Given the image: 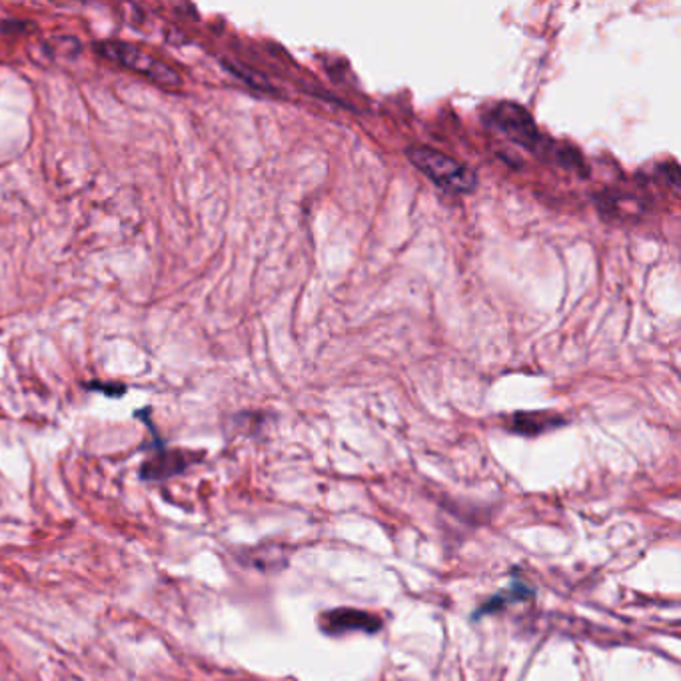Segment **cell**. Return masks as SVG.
<instances>
[{
	"label": "cell",
	"mask_w": 681,
	"mask_h": 681,
	"mask_svg": "<svg viewBox=\"0 0 681 681\" xmlns=\"http://www.w3.org/2000/svg\"><path fill=\"white\" fill-rule=\"evenodd\" d=\"M556 426H564V420L558 418L556 413H546V412L515 413L510 421V428L514 430V432L524 434V436L544 434Z\"/></svg>",
	"instance_id": "obj_5"
},
{
	"label": "cell",
	"mask_w": 681,
	"mask_h": 681,
	"mask_svg": "<svg viewBox=\"0 0 681 681\" xmlns=\"http://www.w3.org/2000/svg\"><path fill=\"white\" fill-rule=\"evenodd\" d=\"M97 53L100 56H105L106 60H112L118 66L128 68L136 74L149 76L150 81L164 84V86H178L180 84V74L170 68L164 60L157 58L149 50H144L136 45H131V42L124 40H105L98 42Z\"/></svg>",
	"instance_id": "obj_2"
},
{
	"label": "cell",
	"mask_w": 681,
	"mask_h": 681,
	"mask_svg": "<svg viewBox=\"0 0 681 681\" xmlns=\"http://www.w3.org/2000/svg\"><path fill=\"white\" fill-rule=\"evenodd\" d=\"M489 124L498 132L510 138V140L522 144L524 149L538 152L540 132L530 112L525 108L514 105V102H499V105L489 110Z\"/></svg>",
	"instance_id": "obj_3"
},
{
	"label": "cell",
	"mask_w": 681,
	"mask_h": 681,
	"mask_svg": "<svg viewBox=\"0 0 681 681\" xmlns=\"http://www.w3.org/2000/svg\"><path fill=\"white\" fill-rule=\"evenodd\" d=\"M410 162L421 175H426L436 186L452 194H472L478 186V176L470 166L447 154L428 149V146H410L406 150Z\"/></svg>",
	"instance_id": "obj_1"
},
{
	"label": "cell",
	"mask_w": 681,
	"mask_h": 681,
	"mask_svg": "<svg viewBox=\"0 0 681 681\" xmlns=\"http://www.w3.org/2000/svg\"><path fill=\"white\" fill-rule=\"evenodd\" d=\"M186 458L178 452H162L142 465L144 480H166L186 468Z\"/></svg>",
	"instance_id": "obj_6"
},
{
	"label": "cell",
	"mask_w": 681,
	"mask_h": 681,
	"mask_svg": "<svg viewBox=\"0 0 681 681\" xmlns=\"http://www.w3.org/2000/svg\"><path fill=\"white\" fill-rule=\"evenodd\" d=\"M320 627L328 635H342L352 632H364V634H376L382 627V619L370 614V611L360 609H332L324 611L320 617Z\"/></svg>",
	"instance_id": "obj_4"
}]
</instances>
